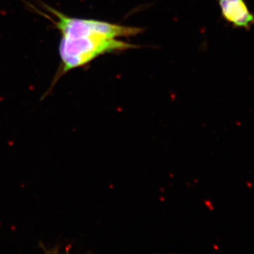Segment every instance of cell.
Returning <instances> with one entry per match:
<instances>
[{
	"label": "cell",
	"instance_id": "cell-2",
	"mask_svg": "<svg viewBox=\"0 0 254 254\" xmlns=\"http://www.w3.org/2000/svg\"><path fill=\"white\" fill-rule=\"evenodd\" d=\"M222 18L235 28L251 29L254 25V14L245 0H218Z\"/></svg>",
	"mask_w": 254,
	"mask_h": 254
},
{
	"label": "cell",
	"instance_id": "cell-1",
	"mask_svg": "<svg viewBox=\"0 0 254 254\" xmlns=\"http://www.w3.org/2000/svg\"><path fill=\"white\" fill-rule=\"evenodd\" d=\"M31 6L49 19L61 35L59 45L60 65L52 88L65 73L86 66L101 55L138 48L131 43L118 41L117 38L135 36L143 32L141 28L71 17L47 4L41 5L42 10Z\"/></svg>",
	"mask_w": 254,
	"mask_h": 254
}]
</instances>
